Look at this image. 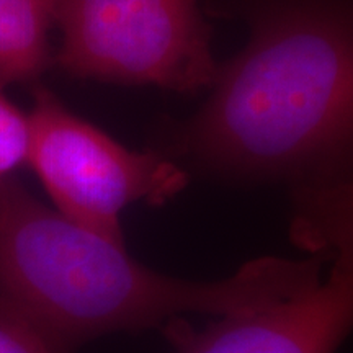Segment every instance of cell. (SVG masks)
I'll return each mask as SVG.
<instances>
[{"label": "cell", "instance_id": "obj_1", "mask_svg": "<svg viewBox=\"0 0 353 353\" xmlns=\"http://www.w3.org/2000/svg\"><path fill=\"white\" fill-rule=\"evenodd\" d=\"M245 48L219 65L179 151L239 182H353V0H229Z\"/></svg>", "mask_w": 353, "mask_h": 353}, {"label": "cell", "instance_id": "obj_9", "mask_svg": "<svg viewBox=\"0 0 353 353\" xmlns=\"http://www.w3.org/2000/svg\"><path fill=\"white\" fill-rule=\"evenodd\" d=\"M0 353H59L23 317L0 309Z\"/></svg>", "mask_w": 353, "mask_h": 353}, {"label": "cell", "instance_id": "obj_7", "mask_svg": "<svg viewBox=\"0 0 353 353\" xmlns=\"http://www.w3.org/2000/svg\"><path fill=\"white\" fill-rule=\"evenodd\" d=\"M291 242L309 254H327L353 241V182L291 190Z\"/></svg>", "mask_w": 353, "mask_h": 353}, {"label": "cell", "instance_id": "obj_2", "mask_svg": "<svg viewBox=\"0 0 353 353\" xmlns=\"http://www.w3.org/2000/svg\"><path fill=\"white\" fill-rule=\"evenodd\" d=\"M329 262L324 252L265 257L218 281L161 275L125 244L46 208L12 175L0 179V309L33 324L59 353L188 312L219 317L281 301L321 283Z\"/></svg>", "mask_w": 353, "mask_h": 353}, {"label": "cell", "instance_id": "obj_3", "mask_svg": "<svg viewBox=\"0 0 353 353\" xmlns=\"http://www.w3.org/2000/svg\"><path fill=\"white\" fill-rule=\"evenodd\" d=\"M57 26L54 64L72 77L190 94L218 76L196 0H63Z\"/></svg>", "mask_w": 353, "mask_h": 353}, {"label": "cell", "instance_id": "obj_4", "mask_svg": "<svg viewBox=\"0 0 353 353\" xmlns=\"http://www.w3.org/2000/svg\"><path fill=\"white\" fill-rule=\"evenodd\" d=\"M28 164L56 211L123 244L120 214L132 203L164 205L187 185V172L156 152H136L70 113L37 87L28 113Z\"/></svg>", "mask_w": 353, "mask_h": 353}, {"label": "cell", "instance_id": "obj_8", "mask_svg": "<svg viewBox=\"0 0 353 353\" xmlns=\"http://www.w3.org/2000/svg\"><path fill=\"white\" fill-rule=\"evenodd\" d=\"M0 85V179L28 161L30 120L3 95Z\"/></svg>", "mask_w": 353, "mask_h": 353}, {"label": "cell", "instance_id": "obj_6", "mask_svg": "<svg viewBox=\"0 0 353 353\" xmlns=\"http://www.w3.org/2000/svg\"><path fill=\"white\" fill-rule=\"evenodd\" d=\"M63 0H0V85L30 83L54 64L50 32Z\"/></svg>", "mask_w": 353, "mask_h": 353}, {"label": "cell", "instance_id": "obj_5", "mask_svg": "<svg viewBox=\"0 0 353 353\" xmlns=\"http://www.w3.org/2000/svg\"><path fill=\"white\" fill-rule=\"evenodd\" d=\"M329 255V276L303 293L203 329L175 317L162 332L175 353H335L353 330V242Z\"/></svg>", "mask_w": 353, "mask_h": 353}]
</instances>
